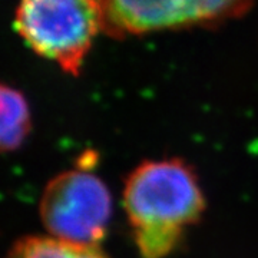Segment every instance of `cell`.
<instances>
[{
    "label": "cell",
    "mask_w": 258,
    "mask_h": 258,
    "mask_svg": "<svg viewBox=\"0 0 258 258\" xmlns=\"http://www.w3.org/2000/svg\"><path fill=\"white\" fill-rule=\"evenodd\" d=\"M205 205L198 175L179 158L142 162L123 186V210L141 258L169 257Z\"/></svg>",
    "instance_id": "6da1fadb"
},
{
    "label": "cell",
    "mask_w": 258,
    "mask_h": 258,
    "mask_svg": "<svg viewBox=\"0 0 258 258\" xmlns=\"http://www.w3.org/2000/svg\"><path fill=\"white\" fill-rule=\"evenodd\" d=\"M15 22L33 52L78 75L95 37L105 30V2L20 0Z\"/></svg>",
    "instance_id": "7a4b0ae2"
},
{
    "label": "cell",
    "mask_w": 258,
    "mask_h": 258,
    "mask_svg": "<svg viewBox=\"0 0 258 258\" xmlns=\"http://www.w3.org/2000/svg\"><path fill=\"white\" fill-rule=\"evenodd\" d=\"M39 211L50 237L99 247L109 230L112 197L101 178L82 165L47 182Z\"/></svg>",
    "instance_id": "3957f363"
},
{
    "label": "cell",
    "mask_w": 258,
    "mask_h": 258,
    "mask_svg": "<svg viewBox=\"0 0 258 258\" xmlns=\"http://www.w3.org/2000/svg\"><path fill=\"white\" fill-rule=\"evenodd\" d=\"M105 32L142 35L237 18L252 0H103Z\"/></svg>",
    "instance_id": "277c9868"
},
{
    "label": "cell",
    "mask_w": 258,
    "mask_h": 258,
    "mask_svg": "<svg viewBox=\"0 0 258 258\" xmlns=\"http://www.w3.org/2000/svg\"><path fill=\"white\" fill-rule=\"evenodd\" d=\"M32 118L25 96L0 83V154L23 144L30 132Z\"/></svg>",
    "instance_id": "5b68a950"
},
{
    "label": "cell",
    "mask_w": 258,
    "mask_h": 258,
    "mask_svg": "<svg viewBox=\"0 0 258 258\" xmlns=\"http://www.w3.org/2000/svg\"><path fill=\"white\" fill-rule=\"evenodd\" d=\"M5 258H108L99 247L74 244L55 237H25L9 249Z\"/></svg>",
    "instance_id": "8992f818"
}]
</instances>
